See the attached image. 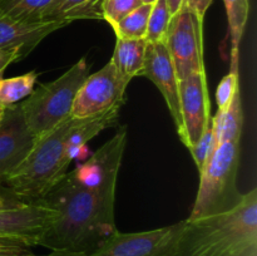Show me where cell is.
Segmentation results:
<instances>
[{"instance_id": "1", "label": "cell", "mask_w": 257, "mask_h": 256, "mask_svg": "<svg viewBox=\"0 0 257 256\" xmlns=\"http://www.w3.org/2000/svg\"><path fill=\"white\" fill-rule=\"evenodd\" d=\"M115 190L117 186H90L65 173L40 200L57 216L39 246L87 255L94 251L117 230Z\"/></svg>"}, {"instance_id": "2", "label": "cell", "mask_w": 257, "mask_h": 256, "mask_svg": "<svg viewBox=\"0 0 257 256\" xmlns=\"http://www.w3.org/2000/svg\"><path fill=\"white\" fill-rule=\"evenodd\" d=\"M257 251V188L226 212L183 220L173 256H245Z\"/></svg>"}, {"instance_id": "3", "label": "cell", "mask_w": 257, "mask_h": 256, "mask_svg": "<svg viewBox=\"0 0 257 256\" xmlns=\"http://www.w3.org/2000/svg\"><path fill=\"white\" fill-rule=\"evenodd\" d=\"M73 118L35 140L23 162L5 180L8 190L25 202L40 201L67 173V136Z\"/></svg>"}, {"instance_id": "4", "label": "cell", "mask_w": 257, "mask_h": 256, "mask_svg": "<svg viewBox=\"0 0 257 256\" xmlns=\"http://www.w3.org/2000/svg\"><path fill=\"white\" fill-rule=\"evenodd\" d=\"M89 64L82 58L64 74L34 89L20 103L23 115L35 138L45 135L70 117L73 103L89 75Z\"/></svg>"}, {"instance_id": "5", "label": "cell", "mask_w": 257, "mask_h": 256, "mask_svg": "<svg viewBox=\"0 0 257 256\" xmlns=\"http://www.w3.org/2000/svg\"><path fill=\"white\" fill-rule=\"evenodd\" d=\"M240 141L223 142L200 172L201 180L190 220L232 210L242 198L237 188Z\"/></svg>"}, {"instance_id": "6", "label": "cell", "mask_w": 257, "mask_h": 256, "mask_svg": "<svg viewBox=\"0 0 257 256\" xmlns=\"http://www.w3.org/2000/svg\"><path fill=\"white\" fill-rule=\"evenodd\" d=\"M175 65L178 79L206 72L203 60V20L187 7L171 19L163 40Z\"/></svg>"}, {"instance_id": "7", "label": "cell", "mask_w": 257, "mask_h": 256, "mask_svg": "<svg viewBox=\"0 0 257 256\" xmlns=\"http://www.w3.org/2000/svg\"><path fill=\"white\" fill-rule=\"evenodd\" d=\"M183 221L143 232L115 230L87 256H173Z\"/></svg>"}, {"instance_id": "8", "label": "cell", "mask_w": 257, "mask_h": 256, "mask_svg": "<svg viewBox=\"0 0 257 256\" xmlns=\"http://www.w3.org/2000/svg\"><path fill=\"white\" fill-rule=\"evenodd\" d=\"M128 83L120 78L115 68L108 62L100 70L89 74L75 95L70 117L82 119L110 109L125 102Z\"/></svg>"}, {"instance_id": "9", "label": "cell", "mask_w": 257, "mask_h": 256, "mask_svg": "<svg viewBox=\"0 0 257 256\" xmlns=\"http://www.w3.org/2000/svg\"><path fill=\"white\" fill-rule=\"evenodd\" d=\"M178 92L182 118V131L178 137L190 151L198 142L211 120L206 72L193 73L181 79Z\"/></svg>"}, {"instance_id": "10", "label": "cell", "mask_w": 257, "mask_h": 256, "mask_svg": "<svg viewBox=\"0 0 257 256\" xmlns=\"http://www.w3.org/2000/svg\"><path fill=\"white\" fill-rule=\"evenodd\" d=\"M57 211L42 201L19 207L0 210V237L19 241L28 246L39 245L52 226Z\"/></svg>"}, {"instance_id": "11", "label": "cell", "mask_w": 257, "mask_h": 256, "mask_svg": "<svg viewBox=\"0 0 257 256\" xmlns=\"http://www.w3.org/2000/svg\"><path fill=\"white\" fill-rule=\"evenodd\" d=\"M28 127L20 103L4 108L0 118V183L23 162L35 143Z\"/></svg>"}, {"instance_id": "12", "label": "cell", "mask_w": 257, "mask_h": 256, "mask_svg": "<svg viewBox=\"0 0 257 256\" xmlns=\"http://www.w3.org/2000/svg\"><path fill=\"white\" fill-rule=\"evenodd\" d=\"M142 77H147L158 88L165 98L166 105L175 122L176 131L180 135L182 131V118L180 108V92L178 79L175 65L170 57L165 43H147L146 59Z\"/></svg>"}, {"instance_id": "13", "label": "cell", "mask_w": 257, "mask_h": 256, "mask_svg": "<svg viewBox=\"0 0 257 256\" xmlns=\"http://www.w3.org/2000/svg\"><path fill=\"white\" fill-rule=\"evenodd\" d=\"M67 25L64 22H25L0 15V48L15 50L23 59L48 35Z\"/></svg>"}, {"instance_id": "14", "label": "cell", "mask_w": 257, "mask_h": 256, "mask_svg": "<svg viewBox=\"0 0 257 256\" xmlns=\"http://www.w3.org/2000/svg\"><path fill=\"white\" fill-rule=\"evenodd\" d=\"M146 39H124L117 38L112 59L109 60L124 82L130 84L136 77L143 73L146 59Z\"/></svg>"}, {"instance_id": "15", "label": "cell", "mask_w": 257, "mask_h": 256, "mask_svg": "<svg viewBox=\"0 0 257 256\" xmlns=\"http://www.w3.org/2000/svg\"><path fill=\"white\" fill-rule=\"evenodd\" d=\"M83 19L103 20L102 0H53L42 17V20L67 24Z\"/></svg>"}, {"instance_id": "16", "label": "cell", "mask_w": 257, "mask_h": 256, "mask_svg": "<svg viewBox=\"0 0 257 256\" xmlns=\"http://www.w3.org/2000/svg\"><path fill=\"white\" fill-rule=\"evenodd\" d=\"M211 123L215 128L218 145L241 140L243 124L241 92L236 93L231 104L225 110H218L215 117H211Z\"/></svg>"}, {"instance_id": "17", "label": "cell", "mask_w": 257, "mask_h": 256, "mask_svg": "<svg viewBox=\"0 0 257 256\" xmlns=\"http://www.w3.org/2000/svg\"><path fill=\"white\" fill-rule=\"evenodd\" d=\"M228 20L231 38V68L238 69L240 62V44L250 14L248 0H223Z\"/></svg>"}, {"instance_id": "18", "label": "cell", "mask_w": 257, "mask_h": 256, "mask_svg": "<svg viewBox=\"0 0 257 256\" xmlns=\"http://www.w3.org/2000/svg\"><path fill=\"white\" fill-rule=\"evenodd\" d=\"M38 74L29 72L13 78H0V107H9L25 99L35 89Z\"/></svg>"}, {"instance_id": "19", "label": "cell", "mask_w": 257, "mask_h": 256, "mask_svg": "<svg viewBox=\"0 0 257 256\" xmlns=\"http://www.w3.org/2000/svg\"><path fill=\"white\" fill-rule=\"evenodd\" d=\"M153 4H141L137 9L125 15L113 28L117 38L124 39H146L148 19Z\"/></svg>"}, {"instance_id": "20", "label": "cell", "mask_w": 257, "mask_h": 256, "mask_svg": "<svg viewBox=\"0 0 257 256\" xmlns=\"http://www.w3.org/2000/svg\"><path fill=\"white\" fill-rule=\"evenodd\" d=\"M53 0H0V15L25 22L42 20Z\"/></svg>"}, {"instance_id": "21", "label": "cell", "mask_w": 257, "mask_h": 256, "mask_svg": "<svg viewBox=\"0 0 257 256\" xmlns=\"http://www.w3.org/2000/svg\"><path fill=\"white\" fill-rule=\"evenodd\" d=\"M171 19H172V15H171L166 0H157L152 5L150 19H148L147 34H146L147 43L163 42L168 27H170Z\"/></svg>"}, {"instance_id": "22", "label": "cell", "mask_w": 257, "mask_h": 256, "mask_svg": "<svg viewBox=\"0 0 257 256\" xmlns=\"http://www.w3.org/2000/svg\"><path fill=\"white\" fill-rule=\"evenodd\" d=\"M217 136H216L215 128H213L212 123H211L210 120V124L207 125V128H206V131L203 132V135L201 136V138L198 140V142L193 146L192 150H190L198 172H201V171L205 168L206 163L210 160V157L212 156L213 151L217 148Z\"/></svg>"}, {"instance_id": "23", "label": "cell", "mask_w": 257, "mask_h": 256, "mask_svg": "<svg viewBox=\"0 0 257 256\" xmlns=\"http://www.w3.org/2000/svg\"><path fill=\"white\" fill-rule=\"evenodd\" d=\"M142 4L141 0H102L103 20L114 27L119 20Z\"/></svg>"}, {"instance_id": "24", "label": "cell", "mask_w": 257, "mask_h": 256, "mask_svg": "<svg viewBox=\"0 0 257 256\" xmlns=\"http://www.w3.org/2000/svg\"><path fill=\"white\" fill-rule=\"evenodd\" d=\"M237 92H240V73L238 69H230L228 74L221 79L216 90L218 110H225L231 104Z\"/></svg>"}, {"instance_id": "25", "label": "cell", "mask_w": 257, "mask_h": 256, "mask_svg": "<svg viewBox=\"0 0 257 256\" xmlns=\"http://www.w3.org/2000/svg\"><path fill=\"white\" fill-rule=\"evenodd\" d=\"M0 256H37L30 246L19 241L0 237Z\"/></svg>"}, {"instance_id": "26", "label": "cell", "mask_w": 257, "mask_h": 256, "mask_svg": "<svg viewBox=\"0 0 257 256\" xmlns=\"http://www.w3.org/2000/svg\"><path fill=\"white\" fill-rule=\"evenodd\" d=\"M213 0H186V7L192 10L200 19L205 20V15Z\"/></svg>"}, {"instance_id": "27", "label": "cell", "mask_w": 257, "mask_h": 256, "mask_svg": "<svg viewBox=\"0 0 257 256\" xmlns=\"http://www.w3.org/2000/svg\"><path fill=\"white\" fill-rule=\"evenodd\" d=\"M20 60L19 54L15 50H9V49H2L0 48V77L4 73V70L9 67L12 63Z\"/></svg>"}, {"instance_id": "28", "label": "cell", "mask_w": 257, "mask_h": 256, "mask_svg": "<svg viewBox=\"0 0 257 256\" xmlns=\"http://www.w3.org/2000/svg\"><path fill=\"white\" fill-rule=\"evenodd\" d=\"M27 203L25 201L20 200L18 198L17 196L13 195L10 191L7 192H0V210L3 208H14V207H19V206L24 205Z\"/></svg>"}, {"instance_id": "29", "label": "cell", "mask_w": 257, "mask_h": 256, "mask_svg": "<svg viewBox=\"0 0 257 256\" xmlns=\"http://www.w3.org/2000/svg\"><path fill=\"white\" fill-rule=\"evenodd\" d=\"M171 15H176L186 5V0H166Z\"/></svg>"}, {"instance_id": "30", "label": "cell", "mask_w": 257, "mask_h": 256, "mask_svg": "<svg viewBox=\"0 0 257 256\" xmlns=\"http://www.w3.org/2000/svg\"><path fill=\"white\" fill-rule=\"evenodd\" d=\"M37 256H87V253L82 252H70V251H50L47 255H37Z\"/></svg>"}, {"instance_id": "31", "label": "cell", "mask_w": 257, "mask_h": 256, "mask_svg": "<svg viewBox=\"0 0 257 256\" xmlns=\"http://www.w3.org/2000/svg\"><path fill=\"white\" fill-rule=\"evenodd\" d=\"M156 2H157V0H141L142 4H155Z\"/></svg>"}, {"instance_id": "32", "label": "cell", "mask_w": 257, "mask_h": 256, "mask_svg": "<svg viewBox=\"0 0 257 256\" xmlns=\"http://www.w3.org/2000/svg\"><path fill=\"white\" fill-rule=\"evenodd\" d=\"M245 256H257V251H253V252L247 253V255H245Z\"/></svg>"}]
</instances>
